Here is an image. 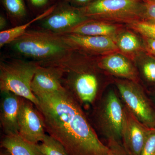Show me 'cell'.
Returning <instances> with one entry per match:
<instances>
[{
    "mask_svg": "<svg viewBox=\"0 0 155 155\" xmlns=\"http://www.w3.org/2000/svg\"><path fill=\"white\" fill-rule=\"evenodd\" d=\"M36 106L45 128L64 148L68 155H107L108 148L101 141L80 103L66 87L38 96Z\"/></svg>",
    "mask_w": 155,
    "mask_h": 155,
    "instance_id": "cell-1",
    "label": "cell"
},
{
    "mask_svg": "<svg viewBox=\"0 0 155 155\" xmlns=\"http://www.w3.org/2000/svg\"><path fill=\"white\" fill-rule=\"evenodd\" d=\"M11 44L16 52L41 64L60 61L74 52L61 34L43 29L28 30Z\"/></svg>",
    "mask_w": 155,
    "mask_h": 155,
    "instance_id": "cell-2",
    "label": "cell"
},
{
    "mask_svg": "<svg viewBox=\"0 0 155 155\" xmlns=\"http://www.w3.org/2000/svg\"><path fill=\"white\" fill-rule=\"evenodd\" d=\"M81 14L88 19L127 25L143 20V0H94L87 5L78 8Z\"/></svg>",
    "mask_w": 155,
    "mask_h": 155,
    "instance_id": "cell-3",
    "label": "cell"
},
{
    "mask_svg": "<svg viewBox=\"0 0 155 155\" xmlns=\"http://www.w3.org/2000/svg\"><path fill=\"white\" fill-rule=\"evenodd\" d=\"M40 63L10 58L0 64V90L10 91L30 101L36 106L38 99L31 90V84Z\"/></svg>",
    "mask_w": 155,
    "mask_h": 155,
    "instance_id": "cell-4",
    "label": "cell"
},
{
    "mask_svg": "<svg viewBox=\"0 0 155 155\" xmlns=\"http://www.w3.org/2000/svg\"><path fill=\"white\" fill-rule=\"evenodd\" d=\"M125 107L140 122L155 128V107L137 82L125 79L116 81Z\"/></svg>",
    "mask_w": 155,
    "mask_h": 155,
    "instance_id": "cell-5",
    "label": "cell"
},
{
    "mask_svg": "<svg viewBox=\"0 0 155 155\" xmlns=\"http://www.w3.org/2000/svg\"><path fill=\"white\" fill-rule=\"evenodd\" d=\"M125 106L116 92L109 91L103 97L96 114L99 129L107 139H122Z\"/></svg>",
    "mask_w": 155,
    "mask_h": 155,
    "instance_id": "cell-6",
    "label": "cell"
},
{
    "mask_svg": "<svg viewBox=\"0 0 155 155\" xmlns=\"http://www.w3.org/2000/svg\"><path fill=\"white\" fill-rule=\"evenodd\" d=\"M18 132L28 141L38 144L46 135L44 120L33 103L22 98L18 117Z\"/></svg>",
    "mask_w": 155,
    "mask_h": 155,
    "instance_id": "cell-7",
    "label": "cell"
},
{
    "mask_svg": "<svg viewBox=\"0 0 155 155\" xmlns=\"http://www.w3.org/2000/svg\"><path fill=\"white\" fill-rule=\"evenodd\" d=\"M74 51L92 54H104L120 51L116 40L106 36H90L74 33L61 34Z\"/></svg>",
    "mask_w": 155,
    "mask_h": 155,
    "instance_id": "cell-8",
    "label": "cell"
},
{
    "mask_svg": "<svg viewBox=\"0 0 155 155\" xmlns=\"http://www.w3.org/2000/svg\"><path fill=\"white\" fill-rule=\"evenodd\" d=\"M87 19L81 14L78 8L64 4L55 7L51 14L42 19V26L44 30L63 34Z\"/></svg>",
    "mask_w": 155,
    "mask_h": 155,
    "instance_id": "cell-9",
    "label": "cell"
},
{
    "mask_svg": "<svg viewBox=\"0 0 155 155\" xmlns=\"http://www.w3.org/2000/svg\"><path fill=\"white\" fill-rule=\"evenodd\" d=\"M150 128L137 119L125 106L122 131L123 145L131 155H140Z\"/></svg>",
    "mask_w": 155,
    "mask_h": 155,
    "instance_id": "cell-10",
    "label": "cell"
},
{
    "mask_svg": "<svg viewBox=\"0 0 155 155\" xmlns=\"http://www.w3.org/2000/svg\"><path fill=\"white\" fill-rule=\"evenodd\" d=\"M63 69L51 65H40L31 82V90L35 96L59 91L65 87Z\"/></svg>",
    "mask_w": 155,
    "mask_h": 155,
    "instance_id": "cell-11",
    "label": "cell"
},
{
    "mask_svg": "<svg viewBox=\"0 0 155 155\" xmlns=\"http://www.w3.org/2000/svg\"><path fill=\"white\" fill-rule=\"evenodd\" d=\"M0 122L5 135L19 133L18 117L22 97L10 91L1 92Z\"/></svg>",
    "mask_w": 155,
    "mask_h": 155,
    "instance_id": "cell-12",
    "label": "cell"
},
{
    "mask_svg": "<svg viewBox=\"0 0 155 155\" xmlns=\"http://www.w3.org/2000/svg\"><path fill=\"white\" fill-rule=\"evenodd\" d=\"M98 66L115 76L138 83L137 69L128 59L119 53H113L106 56Z\"/></svg>",
    "mask_w": 155,
    "mask_h": 155,
    "instance_id": "cell-13",
    "label": "cell"
},
{
    "mask_svg": "<svg viewBox=\"0 0 155 155\" xmlns=\"http://www.w3.org/2000/svg\"><path fill=\"white\" fill-rule=\"evenodd\" d=\"M94 19H87L76 25L67 33L90 36H106L115 39L122 31L120 25Z\"/></svg>",
    "mask_w": 155,
    "mask_h": 155,
    "instance_id": "cell-14",
    "label": "cell"
},
{
    "mask_svg": "<svg viewBox=\"0 0 155 155\" xmlns=\"http://www.w3.org/2000/svg\"><path fill=\"white\" fill-rule=\"evenodd\" d=\"M1 147L10 155H44L38 144L28 141L19 133L5 135L1 141Z\"/></svg>",
    "mask_w": 155,
    "mask_h": 155,
    "instance_id": "cell-15",
    "label": "cell"
},
{
    "mask_svg": "<svg viewBox=\"0 0 155 155\" xmlns=\"http://www.w3.org/2000/svg\"><path fill=\"white\" fill-rule=\"evenodd\" d=\"M55 7H52L42 14L39 15L32 20L24 24L18 25L0 32V47L11 44V43L23 35L28 30V28L35 22L41 20L51 13Z\"/></svg>",
    "mask_w": 155,
    "mask_h": 155,
    "instance_id": "cell-16",
    "label": "cell"
},
{
    "mask_svg": "<svg viewBox=\"0 0 155 155\" xmlns=\"http://www.w3.org/2000/svg\"><path fill=\"white\" fill-rule=\"evenodd\" d=\"M116 41L120 51L126 55L134 54L142 49L137 37L131 31L121 32L116 38Z\"/></svg>",
    "mask_w": 155,
    "mask_h": 155,
    "instance_id": "cell-17",
    "label": "cell"
},
{
    "mask_svg": "<svg viewBox=\"0 0 155 155\" xmlns=\"http://www.w3.org/2000/svg\"><path fill=\"white\" fill-rule=\"evenodd\" d=\"M3 5L9 16L13 20L19 21L27 15L24 0H2Z\"/></svg>",
    "mask_w": 155,
    "mask_h": 155,
    "instance_id": "cell-18",
    "label": "cell"
},
{
    "mask_svg": "<svg viewBox=\"0 0 155 155\" xmlns=\"http://www.w3.org/2000/svg\"><path fill=\"white\" fill-rule=\"evenodd\" d=\"M38 146L44 155H68L63 146L48 134Z\"/></svg>",
    "mask_w": 155,
    "mask_h": 155,
    "instance_id": "cell-19",
    "label": "cell"
},
{
    "mask_svg": "<svg viewBox=\"0 0 155 155\" xmlns=\"http://www.w3.org/2000/svg\"><path fill=\"white\" fill-rule=\"evenodd\" d=\"M128 26L143 37L155 40V23L140 20L129 24Z\"/></svg>",
    "mask_w": 155,
    "mask_h": 155,
    "instance_id": "cell-20",
    "label": "cell"
},
{
    "mask_svg": "<svg viewBox=\"0 0 155 155\" xmlns=\"http://www.w3.org/2000/svg\"><path fill=\"white\" fill-rule=\"evenodd\" d=\"M108 150L107 155H131L120 140L114 139H107Z\"/></svg>",
    "mask_w": 155,
    "mask_h": 155,
    "instance_id": "cell-21",
    "label": "cell"
},
{
    "mask_svg": "<svg viewBox=\"0 0 155 155\" xmlns=\"http://www.w3.org/2000/svg\"><path fill=\"white\" fill-rule=\"evenodd\" d=\"M140 155H155V128H150Z\"/></svg>",
    "mask_w": 155,
    "mask_h": 155,
    "instance_id": "cell-22",
    "label": "cell"
},
{
    "mask_svg": "<svg viewBox=\"0 0 155 155\" xmlns=\"http://www.w3.org/2000/svg\"><path fill=\"white\" fill-rule=\"evenodd\" d=\"M141 70L147 80L155 83V61L149 60L145 61L142 65Z\"/></svg>",
    "mask_w": 155,
    "mask_h": 155,
    "instance_id": "cell-23",
    "label": "cell"
},
{
    "mask_svg": "<svg viewBox=\"0 0 155 155\" xmlns=\"http://www.w3.org/2000/svg\"><path fill=\"white\" fill-rule=\"evenodd\" d=\"M144 3L143 20L155 23V0H143Z\"/></svg>",
    "mask_w": 155,
    "mask_h": 155,
    "instance_id": "cell-24",
    "label": "cell"
},
{
    "mask_svg": "<svg viewBox=\"0 0 155 155\" xmlns=\"http://www.w3.org/2000/svg\"><path fill=\"white\" fill-rule=\"evenodd\" d=\"M145 49L151 57L155 59V40L143 37Z\"/></svg>",
    "mask_w": 155,
    "mask_h": 155,
    "instance_id": "cell-25",
    "label": "cell"
},
{
    "mask_svg": "<svg viewBox=\"0 0 155 155\" xmlns=\"http://www.w3.org/2000/svg\"><path fill=\"white\" fill-rule=\"evenodd\" d=\"M31 5L36 8H41L48 4L50 0H28Z\"/></svg>",
    "mask_w": 155,
    "mask_h": 155,
    "instance_id": "cell-26",
    "label": "cell"
},
{
    "mask_svg": "<svg viewBox=\"0 0 155 155\" xmlns=\"http://www.w3.org/2000/svg\"><path fill=\"white\" fill-rule=\"evenodd\" d=\"M66 1L67 2L68 1V2H71L73 4L79 5L81 6L80 8H81L87 5L94 0H66Z\"/></svg>",
    "mask_w": 155,
    "mask_h": 155,
    "instance_id": "cell-27",
    "label": "cell"
},
{
    "mask_svg": "<svg viewBox=\"0 0 155 155\" xmlns=\"http://www.w3.org/2000/svg\"><path fill=\"white\" fill-rule=\"evenodd\" d=\"M7 20L4 16L1 15L0 16V30L1 31L5 30V28L7 26Z\"/></svg>",
    "mask_w": 155,
    "mask_h": 155,
    "instance_id": "cell-28",
    "label": "cell"
},
{
    "mask_svg": "<svg viewBox=\"0 0 155 155\" xmlns=\"http://www.w3.org/2000/svg\"><path fill=\"white\" fill-rule=\"evenodd\" d=\"M1 155H6L5 154H3V153H1Z\"/></svg>",
    "mask_w": 155,
    "mask_h": 155,
    "instance_id": "cell-29",
    "label": "cell"
},
{
    "mask_svg": "<svg viewBox=\"0 0 155 155\" xmlns=\"http://www.w3.org/2000/svg\"></svg>",
    "mask_w": 155,
    "mask_h": 155,
    "instance_id": "cell-30",
    "label": "cell"
}]
</instances>
